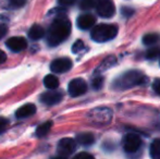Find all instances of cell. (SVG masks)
Returning <instances> with one entry per match:
<instances>
[{"label": "cell", "instance_id": "1", "mask_svg": "<svg viewBox=\"0 0 160 159\" xmlns=\"http://www.w3.org/2000/svg\"><path fill=\"white\" fill-rule=\"evenodd\" d=\"M71 33V22L67 17H58L53 20L47 33V42L49 46H58L69 37Z\"/></svg>", "mask_w": 160, "mask_h": 159}, {"label": "cell", "instance_id": "2", "mask_svg": "<svg viewBox=\"0 0 160 159\" xmlns=\"http://www.w3.org/2000/svg\"><path fill=\"white\" fill-rule=\"evenodd\" d=\"M145 82V77L141 71L137 70H131L125 72L121 77L114 81L113 86L119 89H127L134 87L136 85H141Z\"/></svg>", "mask_w": 160, "mask_h": 159}, {"label": "cell", "instance_id": "3", "mask_svg": "<svg viewBox=\"0 0 160 159\" xmlns=\"http://www.w3.org/2000/svg\"><path fill=\"white\" fill-rule=\"evenodd\" d=\"M118 33V27L113 24H99L92 31V39L97 42H105L114 38Z\"/></svg>", "mask_w": 160, "mask_h": 159}, {"label": "cell", "instance_id": "4", "mask_svg": "<svg viewBox=\"0 0 160 159\" xmlns=\"http://www.w3.org/2000/svg\"><path fill=\"white\" fill-rule=\"evenodd\" d=\"M96 11L98 15L101 17H111L116 13V7L114 3L110 0H100V1L96 2Z\"/></svg>", "mask_w": 160, "mask_h": 159}, {"label": "cell", "instance_id": "5", "mask_svg": "<svg viewBox=\"0 0 160 159\" xmlns=\"http://www.w3.org/2000/svg\"><path fill=\"white\" fill-rule=\"evenodd\" d=\"M141 145V137L134 133H130L125 135L124 140H123V147H124V151L128 153H135L136 151H138Z\"/></svg>", "mask_w": 160, "mask_h": 159}, {"label": "cell", "instance_id": "6", "mask_svg": "<svg viewBox=\"0 0 160 159\" xmlns=\"http://www.w3.org/2000/svg\"><path fill=\"white\" fill-rule=\"evenodd\" d=\"M87 91V84L83 79H74L69 84V94L72 97H78L83 94H85Z\"/></svg>", "mask_w": 160, "mask_h": 159}, {"label": "cell", "instance_id": "7", "mask_svg": "<svg viewBox=\"0 0 160 159\" xmlns=\"http://www.w3.org/2000/svg\"><path fill=\"white\" fill-rule=\"evenodd\" d=\"M76 148V143L74 140L69 137L62 138L58 144V153L61 155V157H65L74 153Z\"/></svg>", "mask_w": 160, "mask_h": 159}, {"label": "cell", "instance_id": "8", "mask_svg": "<svg viewBox=\"0 0 160 159\" xmlns=\"http://www.w3.org/2000/svg\"><path fill=\"white\" fill-rule=\"evenodd\" d=\"M72 68V61L69 58H58L50 64V69L55 73H63Z\"/></svg>", "mask_w": 160, "mask_h": 159}, {"label": "cell", "instance_id": "9", "mask_svg": "<svg viewBox=\"0 0 160 159\" xmlns=\"http://www.w3.org/2000/svg\"><path fill=\"white\" fill-rule=\"evenodd\" d=\"M62 97H63V94L61 92L50 91V92H46V93H44L40 96V102L42 104L47 105V106H52V105H56L61 102Z\"/></svg>", "mask_w": 160, "mask_h": 159}, {"label": "cell", "instance_id": "10", "mask_svg": "<svg viewBox=\"0 0 160 159\" xmlns=\"http://www.w3.org/2000/svg\"><path fill=\"white\" fill-rule=\"evenodd\" d=\"M91 117L92 120L101 123V124H105V123H109V121L111 120V111L106 108H99L92 111Z\"/></svg>", "mask_w": 160, "mask_h": 159}, {"label": "cell", "instance_id": "11", "mask_svg": "<svg viewBox=\"0 0 160 159\" xmlns=\"http://www.w3.org/2000/svg\"><path fill=\"white\" fill-rule=\"evenodd\" d=\"M6 44L7 47L14 52L24 50L28 46V42H26V39L24 37H11V38L7 40Z\"/></svg>", "mask_w": 160, "mask_h": 159}, {"label": "cell", "instance_id": "12", "mask_svg": "<svg viewBox=\"0 0 160 159\" xmlns=\"http://www.w3.org/2000/svg\"><path fill=\"white\" fill-rule=\"evenodd\" d=\"M76 23H78V28H81V30H88L96 23V17L93 14L86 13V14L80 15L78 17Z\"/></svg>", "mask_w": 160, "mask_h": 159}, {"label": "cell", "instance_id": "13", "mask_svg": "<svg viewBox=\"0 0 160 159\" xmlns=\"http://www.w3.org/2000/svg\"><path fill=\"white\" fill-rule=\"evenodd\" d=\"M35 112H36V107L33 104H26L24 106H22L17 111V117L20 118V119H23V118L31 117Z\"/></svg>", "mask_w": 160, "mask_h": 159}, {"label": "cell", "instance_id": "14", "mask_svg": "<svg viewBox=\"0 0 160 159\" xmlns=\"http://www.w3.org/2000/svg\"><path fill=\"white\" fill-rule=\"evenodd\" d=\"M76 142L83 146H89V145L94 144L95 137L92 133H81L76 136Z\"/></svg>", "mask_w": 160, "mask_h": 159}, {"label": "cell", "instance_id": "15", "mask_svg": "<svg viewBox=\"0 0 160 159\" xmlns=\"http://www.w3.org/2000/svg\"><path fill=\"white\" fill-rule=\"evenodd\" d=\"M45 35V30L38 24H35L32 27L30 28V32H28V37L33 40H38L42 38Z\"/></svg>", "mask_w": 160, "mask_h": 159}, {"label": "cell", "instance_id": "16", "mask_svg": "<svg viewBox=\"0 0 160 159\" xmlns=\"http://www.w3.org/2000/svg\"><path fill=\"white\" fill-rule=\"evenodd\" d=\"M44 84L47 88L49 89H56L59 86V80L57 77H55L53 74H48L44 80Z\"/></svg>", "mask_w": 160, "mask_h": 159}, {"label": "cell", "instance_id": "17", "mask_svg": "<svg viewBox=\"0 0 160 159\" xmlns=\"http://www.w3.org/2000/svg\"><path fill=\"white\" fill-rule=\"evenodd\" d=\"M149 153L154 159H158L160 157V140H154V142L150 144V148H149Z\"/></svg>", "mask_w": 160, "mask_h": 159}, {"label": "cell", "instance_id": "18", "mask_svg": "<svg viewBox=\"0 0 160 159\" xmlns=\"http://www.w3.org/2000/svg\"><path fill=\"white\" fill-rule=\"evenodd\" d=\"M51 127H52V123H51L50 121H49V122L42 123V124H40L39 127L36 129V135H37L38 137H42V136H45L48 133Z\"/></svg>", "mask_w": 160, "mask_h": 159}, {"label": "cell", "instance_id": "19", "mask_svg": "<svg viewBox=\"0 0 160 159\" xmlns=\"http://www.w3.org/2000/svg\"><path fill=\"white\" fill-rule=\"evenodd\" d=\"M117 63V59L114 57H108L107 59L103 60V62L100 64L98 69H97V72H100V71H105L107 70L108 68H111L114 64Z\"/></svg>", "mask_w": 160, "mask_h": 159}, {"label": "cell", "instance_id": "20", "mask_svg": "<svg viewBox=\"0 0 160 159\" xmlns=\"http://www.w3.org/2000/svg\"><path fill=\"white\" fill-rule=\"evenodd\" d=\"M158 39H159V37L157 34H147L143 37V42L148 46V45L156 44V42H158Z\"/></svg>", "mask_w": 160, "mask_h": 159}, {"label": "cell", "instance_id": "21", "mask_svg": "<svg viewBox=\"0 0 160 159\" xmlns=\"http://www.w3.org/2000/svg\"><path fill=\"white\" fill-rule=\"evenodd\" d=\"M80 7L83 10H89L93 7H96V2L93 1V0H84L80 3Z\"/></svg>", "mask_w": 160, "mask_h": 159}, {"label": "cell", "instance_id": "22", "mask_svg": "<svg viewBox=\"0 0 160 159\" xmlns=\"http://www.w3.org/2000/svg\"><path fill=\"white\" fill-rule=\"evenodd\" d=\"M159 53H160L159 48H150L146 51V58L147 59H155L156 57H158Z\"/></svg>", "mask_w": 160, "mask_h": 159}, {"label": "cell", "instance_id": "23", "mask_svg": "<svg viewBox=\"0 0 160 159\" xmlns=\"http://www.w3.org/2000/svg\"><path fill=\"white\" fill-rule=\"evenodd\" d=\"M83 49H84V42H83L82 40H76L73 44V46H72V51H73L74 53L80 52Z\"/></svg>", "mask_w": 160, "mask_h": 159}, {"label": "cell", "instance_id": "24", "mask_svg": "<svg viewBox=\"0 0 160 159\" xmlns=\"http://www.w3.org/2000/svg\"><path fill=\"white\" fill-rule=\"evenodd\" d=\"M103 84V77H97L92 81V85L95 89H99Z\"/></svg>", "mask_w": 160, "mask_h": 159}, {"label": "cell", "instance_id": "25", "mask_svg": "<svg viewBox=\"0 0 160 159\" xmlns=\"http://www.w3.org/2000/svg\"><path fill=\"white\" fill-rule=\"evenodd\" d=\"M73 159H95V158L88 153H80V154H78Z\"/></svg>", "mask_w": 160, "mask_h": 159}, {"label": "cell", "instance_id": "26", "mask_svg": "<svg viewBox=\"0 0 160 159\" xmlns=\"http://www.w3.org/2000/svg\"><path fill=\"white\" fill-rule=\"evenodd\" d=\"M25 4V1L24 0H12L10 2V6L11 7H14V8H18V7H22Z\"/></svg>", "mask_w": 160, "mask_h": 159}, {"label": "cell", "instance_id": "27", "mask_svg": "<svg viewBox=\"0 0 160 159\" xmlns=\"http://www.w3.org/2000/svg\"><path fill=\"white\" fill-rule=\"evenodd\" d=\"M152 88H154V91L156 92L157 94L160 95V79L155 80L154 84H152Z\"/></svg>", "mask_w": 160, "mask_h": 159}, {"label": "cell", "instance_id": "28", "mask_svg": "<svg viewBox=\"0 0 160 159\" xmlns=\"http://www.w3.org/2000/svg\"><path fill=\"white\" fill-rule=\"evenodd\" d=\"M7 124H8V120L0 117V132H1L2 130H4V127H7Z\"/></svg>", "mask_w": 160, "mask_h": 159}, {"label": "cell", "instance_id": "29", "mask_svg": "<svg viewBox=\"0 0 160 159\" xmlns=\"http://www.w3.org/2000/svg\"><path fill=\"white\" fill-rule=\"evenodd\" d=\"M7 60V55L6 52H3L2 50H0V64L3 63L4 61Z\"/></svg>", "mask_w": 160, "mask_h": 159}, {"label": "cell", "instance_id": "30", "mask_svg": "<svg viewBox=\"0 0 160 159\" xmlns=\"http://www.w3.org/2000/svg\"><path fill=\"white\" fill-rule=\"evenodd\" d=\"M6 33H7V27L4 25H1L0 26V38L3 37L6 35Z\"/></svg>", "mask_w": 160, "mask_h": 159}, {"label": "cell", "instance_id": "31", "mask_svg": "<svg viewBox=\"0 0 160 159\" xmlns=\"http://www.w3.org/2000/svg\"><path fill=\"white\" fill-rule=\"evenodd\" d=\"M122 12H123V14L125 15V17H128V15H131L133 13V10H127V8H123V10H122Z\"/></svg>", "mask_w": 160, "mask_h": 159}, {"label": "cell", "instance_id": "32", "mask_svg": "<svg viewBox=\"0 0 160 159\" xmlns=\"http://www.w3.org/2000/svg\"><path fill=\"white\" fill-rule=\"evenodd\" d=\"M74 1H65V0H62V1H60V4H63V6H70V4H73Z\"/></svg>", "mask_w": 160, "mask_h": 159}, {"label": "cell", "instance_id": "33", "mask_svg": "<svg viewBox=\"0 0 160 159\" xmlns=\"http://www.w3.org/2000/svg\"><path fill=\"white\" fill-rule=\"evenodd\" d=\"M53 159H67L65 157H61V156H60V157H56V158H53Z\"/></svg>", "mask_w": 160, "mask_h": 159}]
</instances>
